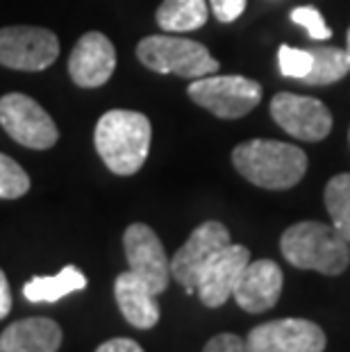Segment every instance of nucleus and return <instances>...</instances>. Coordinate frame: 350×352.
Returning a JSON list of instances; mask_svg holds the SVG:
<instances>
[{
  "label": "nucleus",
  "mask_w": 350,
  "mask_h": 352,
  "mask_svg": "<svg viewBox=\"0 0 350 352\" xmlns=\"http://www.w3.org/2000/svg\"><path fill=\"white\" fill-rule=\"evenodd\" d=\"M87 287V275L78 266H64L57 275L32 277L23 284V296L30 302H57L64 296Z\"/></svg>",
  "instance_id": "17"
},
{
  "label": "nucleus",
  "mask_w": 350,
  "mask_h": 352,
  "mask_svg": "<svg viewBox=\"0 0 350 352\" xmlns=\"http://www.w3.org/2000/svg\"><path fill=\"white\" fill-rule=\"evenodd\" d=\"M282 268L271 259L248 261L234 287L232 298L243 311L264 314L273 309L282 294Z\"/></svg>",
  "instance_id": "14"
},
{
  "label": "nucleus",
  "mask_w": 350,
  "mask_h": 352,
  "mask_svg": "<svg viewBox=\"0 0 350 352\" xmlns=\"http://www.w3.org/2000/svg\"><path fill=\"white\" fill-rule=\"evenodd\" d=\"M280 250L289 264L321 275H341L350 266V243L332 226L300 221L287 228Z\"/></svg>",
  "instance_id": "3"
},
{
  "label": "nucleus",
  "mask_w": 350,
  "mask_h": 352,
  "mask_svg": "<svg viewBox=\"0 0 350 352\" xmlns=\"http://www.w3.org/2000/svg\"><path fill=\"white\" fill-rule=\"evenodd\" d=\"M203 352H250V348L241 336L223 332V334L212 336V339L205 343Z\"/></svg>",
  "instance_id": "24"
},
{
  "label": "nucleus",
  "mask_w": 350,
  "mask_h": 352,
  "mask_svg": "<svg viewBox=\"0 0 350 352\" xmlns=\"http://www.w3.org/2000/svg\"><path fill=\"white\" fill-rule=\"evenodd\" d=\"M59 55L55 32L46 28L14 25L0 30V64L17 71H43Z\"/></svg>",
  "instance_id": "8"
},
{
  "label": "nucleus",
  "mask_w": 350,
  "mask_h": 352,
  "mask_svg": "<svg viewBox=\"0 0 350 352\" xmlns=\"http://www.w3.org/2000/svg\"><path fill=\"white\" fill-rule=\"evenodd\" d=\"M189 98L219 118H241L262 100V87L241 76H205L189 85Z\"/></svg>",
  "instance_id": "5"
},
{
  "label": "nucleus",
  "mask_w": 350,
  "mask_h": 352,
  "mask_svg": "<svg viewBox=\"0 0 350 352\" xmlns=\"http://www.w3.org/2000/svg\"><path fill=\"white\" fill-rule=\"evenodd\" d=\"M12 311V289L7 282L5 273L0 271V320L7 318V314Z\"/></svg>",
  "instance_id": "27"
},
{
  "label": "nucleus",
  "mask_w": 350,
  "mask_h": 352,
  "mask_svg": "<svg viewBox=\"0 0 350 352\" xmlns=\"http://www.w3.org/2000/svg\"><path fill=\"white\" fill-rule=\"evenodd\" d=\"M311 57H314V64H311V71L303 78L305 85L311 87H325V85H334V82L344 80L350 71V55L348 50L341 48H314L311 50Z\"/></svg>",
  "instance_id": "19"
},
{
  "label": "nucleus",
  "mask_w": 350,
  "mask_h": 352,
  "mask_svg": "<svg viewBox=\"0 0 350 352\" xmlns=\"http://www.w3.org/2000/svg\"><path fill=\"white\" fill-rule=\"evenodd\" d=\"M0 125L17 144L34 151H48L59 139L48 111L25 94H7L0 98Z\"/></svg>",
  "instance_id": "6"
},
{
  "label": "nucleus",
  "mask_w": 350,
  "mask_h": 352,
  "mask_svg": "<svg viewBox=\"0 0 350 352\" xmlns=\"http://www.w3.org/2000/svg\"><path fill=\"white\" fill-rule=\"evenodd\" d=\"M325 209L330 226L350 243V173L334 175L325 184Z\"/></svg>",
  "instance_id": "20"
},
{
  "label": "nucleus",
  "mask_w": 350,
  "mask_h": 352,
  "mask_svg": "<svg viewBox=\"0 0 350 352\" xmlns=\"http://www.w3.org/2000/svg\"><path fill=\"white\" fill-rule=\"evenodd\" d=\"M278 64H280V73L285 78L303 80L311 71L314 57H311V50L292 48V46H287V43H282L278 50Z\"/></svg>",
  "instance_id": "22"
},
{
  "label": "nucleus",
  "mask_w": 350,
  "mask_h": 352,
  "mask_svg": "<svg viewBox=\"0 0 350 352\" xmlns=\"http://www.w3.org/2000/svg\"><path fill=\"white\" fill-rule=\"evenodd\" d=\"M292 21L296 25H300L307 30V34L311 36V39L316 41H323V39H330L332 36V30L330 25L325 23L323 14L316 10V7H309V5H303V7H296V10H292Z\"/></svg>",
  "instance_id": "23"
},
{
  "label": "nucleus",
  "mask_w": 350,
  "mask_h": 352,
  "mask_svg": "<svg viewBox=\"0 0 350 352\" xmlns=\"http://www.w3.org/2000/svg\"><path fill=\"white\" fill-rule=\"evenodd\" d=\"M346 41H348V55H350V30H348V34H346Z\"/></svg>",
  "instance_id": "28"
},
{
  "label": "nucleus",
  "mask_w": 350,
  "mask_h": 352,
  "mask_svg": "<svg viewBox=\"0 0 350 352\" xmlns=\"http://www.w3.org/2000/svg\"><path fill=\"white\" fill-rule=\"evenodd\" d=\"M114 298L123 318L137 329H151L160 323V305L153 289L132 271H125L114 282Z\"/></svg>",
  "instance_id": "15"
},
{
  "label": "nucleus",
  "mask_w": 350,
  "mask_h": 352,
  "mask_svg": "<svg viewBox=\"0 0 350 352\" xmlns=\"http://www.w3.org/2000/svg\"><path fill=\"white\" fill-rule=\"evenodd\" d=\"M153 127L146 114L132 109H111L100 116L94 144L105 166L116 175H135L151 153Z\"/></svg>",
  "instance_id": "1"
},
{
  "label": "nucleus",
  "mask_w": 350,
  "mask_h": 352,
  "mask_svg": "<svg viewBox=\"0 0 350 352\" xmlns=\"http://www.w3.org/2000/svg\"><path fill=\"white\" fill-rule=\"evenodd\" d=\"M271 116L287 134L300 141H323L332 130L330 109L311 96L278 94L271 100Z\"/></svg>",
  "instance_id": "11"
},
{
  "label": "nucleus",
  "mask_w": 350,
  "mask_h": 352,
  "mask_svg": "<svg viewBox=\"0 0 350 352\" xmlns=\"http://www.w3.org/2000/svg\"><path fill=\"white\" fill-rule=\"evenodd\" d=\"M230 243H232L230 241V232L223 223L205 221L203 226H198L191 232L182 248L173 254V259H171V277L180 287H184L189 296L196 294L200 273L214 259V254H219Z\"/></svg>",
  "instance_id": "7"
},
{
  "label": "nucleus",
  "mask_w": 350,
  "mask_h": 352,
  "mask_svg": "<svg viewBox=\"0 0 350 352\" xmlns=\"http://www.w3.org/2000/svg\"><path fill=\"white\" fill-rule=\"evenodd\" d=\"M232 164L259 189L285 191L307 173V155L294 144L275 139H250L232 151Z\"/></svg>",
  "instance_id": "2"
},
{
  "label": "nucleus",
  "mask_w": 350,
  "mask_h": 352,
  "mask_svg": "<svg viewBox=\"0 0 350 352\" xmlns=\"http://www.w3.org/2000/svg\"><path fill=\"white\" fill-rule=\"evenodd\" d=\"M123 248L130 271L139 275L155 296L164 294L171 280V259L155 230L146 223H132L123 234Z\"/></svg>",
  "instance_id": "10"
},
{
  "label": "nucleus",
  "mask_w": 350,
  "mask_h": 352,
  "mask_svg": "<svg viewBox=\"0 0 350 352\" xmlns=\"http://www.w3.org/2000/svg\"><path fill=\"white\" fill-rule=\"evenodd\" d=\"M116 69V48L102 32L80 36L69 57L71 80L82 89L102 87Z\"/></svg>",
  "instance_id": "13"
},
{
  "label": "nucleus",
  "mask_w": 350,
  "mask_h": 352,
  "mask_svg": "<svg viewBox=\"0 0 350 352\" xmlns=\"http://www.w3.org/2000/svg\"><path fill=\"white\" fill-rule=\"evenodd\" d=\"M245 343L250 352H323L327 339L307 318H280L252 327Z\"/></svg>",
  "instance_id": "9"
},
{
  "label": "nucleus",
  "mask_w": 350,
  "mask_h": 352,
  "mask_svg": "<svg viewBox=\"0 0 350 352\" xmlns=\"http://www.w3.org/2000/svg\"><path fill=\"white\" fill-rule=\"evenodd\" d=\"M62 346V327L53 318H23L0 334V352H57Z\"/></svg>",
  "instance_id": "16"
},
{
  "label": "nucleus",
  "mask_w": 350,
  "mask_h": 352,
  "mask_svg": "<svg viewBox=\"0 0 350 352\" xmlns=\"http://www.w3.org/2000/svg\"><path fill=\"white\" fill-rule=\"evenodd\" d=\"M210 7L221 23H232L243 14L245 0H210Z\"/></svg>",
  "instance_id": "25"
},
{
  "label": "nucleus",
  "mask_w": 350,
  "mask_h": 352,
  "mask_svg": "<svg viewBox=\"0 0 350 352\" xmlns=\"http://www.w3.org/2000/svg\"><path fill=\"white\" fill-rule=\"evenodd\" d=\"M139 62L155 73H175L180 78L198 80L214 76L219 71V62L210 55L203 43L184 39V36L155 34L146 36L137 46Z\"/></svg>",
  "instance_id": "4"
},
{
  "label": "nucleus",
  "mask_w": 350,
  "mask_h": 352,
  "mask_svg": "<svg viewBox=\"0 0 350 352\" xmlns=\"http://www.w3.org/2000/svg\"><path fill=\"white\" fill-rule=\"evenodd\" d=\"M96 352H144V348L139 346L137 341H132V339H109L105 341L102 346H98V350Z\"/></svg>",
  "instance_id": "26"
},
{
  "label": "nucleus",
  "mask_w": 350,
  "mask_h": 352,
  "mask_svg": "<svg viewBox=\"0 0 350 352\" xmlns=\"http://www.w3.org/2000/svg\"><path fill=\"white\" fill-rule=\"evenodd\" d=\"M248 261H250V250L245 245H237V243H230L219 254H214V259L200 273L196 287L200 302L210 307V309L226 305L232 298L237 282H239Z\"/></svg>",
  "instance_id": "12"
},
{
  "label": "nucleus",
  "mask_w": 350,
  "mask_h": 352,
  "mask_svg": "<svg viewBox=\"0 0 350 352\" xmlns=\"http://www.w3.org/2000/svg\"><path fill=\"white\" fill-rule=\"evenodd\" d=\"M205 0H164L157 10V25L164 32H191L207 23Z\"/></svg>",
  "instance_id": "18"
},
{
  "label": "nucleus",
  "mask_w": 350,
  "mask_h": 352,
  "mask_svg": "<svg viewBox=\"0 0 350 352\" xmlns=\"http://www.w3.org/2000/svg\"><path fill=\"white\" fill-rule=\"evenodd\" d=\"M28 191H30L28 173L19 166V162H14L12 157L0 153V198L17 200L21 196H25Z\"/></svg>",
  "instance_id": "21"
}]
</instances>
